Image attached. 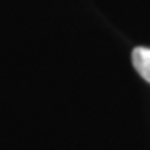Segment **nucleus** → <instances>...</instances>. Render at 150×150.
<instances>
[{"mask_svg": "<svg viewBox=\"0 0 150 150\" xmlns=\"http://www.w3.org/2000/svg\"><path fill=\"white\" fill-rule=\"evenodd\" d=\"M132 63L136 72L150 83V47H135L132 52Z\"/></svg>", "mask_w": 150, "mask_h": 150, "instance_id": "1", "label": "nucleus"}]
</instances>
